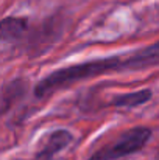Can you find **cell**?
I'll use <instances>...</instances> for the list:
<instances>
[{"mask_svg": "<svg viewBox=\"0 0 159 160\" xmlns=\"http://www.w3.org/2000/svg\"><path fill=\"white\" fill-rule=\"evenodd\" d=\"M30 33V25L27 17L9 16L2 20L0 25V39L3 45H16L25 41Z\"/></svg>", "mask_w": 159, "mask_h": 160, "instance_id": "5", "label": "cell"}, {"mask_svg": "<svg viewBox=\"0 0 159 160\" xmlns=\"http://www.w3.org/2000/svg\"><path fill=\"white\" fill-rule=\"evenodd\" d=\"M27 90H28V81L27 79L17 78V79L5 82L3 87H2V100H0L2 113L6 115L11 110V107L25 97Z\"/></svg>", "mask_w": 159, "mask_h": 160, "instance_id": "6", "label": "cell"}, {"mask_svg": "<svg viewBox=\"0 0 159 160\" xmlns=\"http://www.w3.org/2000/svg\"><path fill=\"white\" fill-rule=\"evenodd\" d=\"M73 142V135L66 129H56L50 132L41 143L39 151L30 160H55V157L62 152ZM24 160V159H17Z\"/></svg>", "mask_w": 159, "mask_h": 160, "instance_id": "4", "label": "cell"}, {"mask_svg": "<svg viewBox=\"0 0 159 160\" xmlns=\"http://www.w3.org/2000/svg\"><path fill=\"white\" fill-rule=\"evenodd\" d=\"M159 64V41L147 45L142 50L131 53L117 54L103 59H94L87 62L72 64L62 68H56L44 76L34 87L36 98H49L55 92L70 87L84 79H91L106 73H115L123 70H142Z\"/></svg>", "mask_w": 159, "mask_h": 160, "instance_id": "1", "label": "cell"}, {"mask_svg": "<svg viewBox=\"0 0 159 160\" xmlns=\"http://www.w3.org/2000/svg\"><path fill=\"white\" fill-rule=\"evenodd\" d=\"M151 138V129L147 126H134L126 129L111 143L97 149L87 160H119L133 156L144 149L147 142Z\"/></svg>", "mask_w": 159, "mask_h": 160, "instance_id": "2", "label": "cell"}, {"mask_svg": "<svg viewBox=\"0 0 159 160\" xmlns=\"http://www.w3.org/2000/svg\"><path fill=\"white\" fill-rule=\"evenodd\" d=\"M62 17L59 14L45 19L39 27L28 33V50L31 56H41L52 48L62 34Z\"/></svg>", "mask_w": 159, "mask_h": 160, "instance_id": "3", "label": "cell"}, {"mask_svg": "<svg viewBox=\"0 0 159 160\" xmlns=\"http://www.w3.org/2000/svg\"><path fill=\"white\" fill-rule=\"evenodd\" d=\"M153 97V92L150 89H142L136 92H128L122 95H115L111 101V106L115 109H134L145 103H148Z\"/></svg>", "mask_w": 159, "mask_h": 160, "instance_id": "7", "label": "cell"}]
</instances>
